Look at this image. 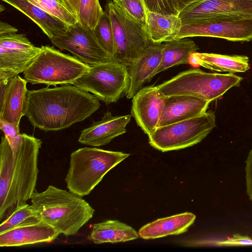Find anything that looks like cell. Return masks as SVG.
Returning a JSON list of instances; mask_svg holds the SVG:
<instances>
[{
  "label": "cell",
  "instance_id": "26",
  "mask_svg": "<svg viewBox=\"0 0 252 252\" xmlns=\"http://www.w3.org/2000/svg\"><path fill=\"white\" fill-rule=\"evenodd\" d=\"M78 23L87 29L94 30L103 14L99 0H64Z\"/></svg>",
  "mask_w": 252,
  "mask_h": 252
},
{
  "label": "cell",
  "instance_id": "32",
  "mask_svg": "<svg viewBox=\"0 0 252 252\" xmlns=\"http://www.w3.org/2000/svg\"><path fill=\"white\" fill-rule=\"evenodd\" d=\"M0 128L3 132L12 150L13 151L21 136L19 126L0 120Z\"/></svg>",
  "mask_w": 252,
  "mask_h": 252
},
{
  "label": "cell",
  "instance_id": "28",
  "mask_svg": "<svg viewBox=\"0 0 252 252\" xmlns=\"http://www.w3.org/2000/svg\"><path fill=\"white\" fill-rule=\"evenodd\" d=\"M44 11L60 19L68 27L78 23L64 0H28Z\"/></svg>",
  "mask_w": 252,
  "mask_h": 252
},
{
  "label": "cell",
  "instance_id": "35",
  "mask_svg": "<svg viewBox=\"0 0 252 252\" xmlns=\"http://www.w3.org/2000/svg\"><path fill=\"white\" fill-rule=\"evenodd\" d=\"M18 30L10 24L0 21V36L16 33Z\"/></svg>",
  "mask_w": 252,
  "mask_h": 252
},
{
  "label": "cell",
  "instance_id": "11",
  "mask_svg": "<svg viewBox=\"0 0 252 252\" xmlns=\"http://www.w3.org/2000/svg\"><path fill=\"white\" fill-rule=\"evenodd\" d=\"M41 51L25 34L17 33L0 36V85H5L23 73Z\"/></svg>",
  "mask_w": 252,
  "mask_h": 252
},
{
  "label": "cell",
  "instance_id": "12",
  "mask_svg": "<svg viewBox=\"0 0 252 252\" xmlns=\"http://www.w3.org/2000/svg\"><path fill=\"white\" fill-rule=\"evenodd\" d=\"M50 40L56 47L68 51L88 65L115 61L99 44L93 30L78 23Z\"/></svg>",
  "mask_w": 252,
  "mask_h": 252
},
{
  "label": "cell",
  "instance_id": "7",
  "mask_svg": "<svg viewBox=\"0 0 252 252\" xmlns=\"http://www.w3.org/2000/svg\"><path fill=\"white\" fill-rule=\"evenodd\" d=\"M216 116L210 110L201 115L159 126L148 135L150 145L162 152L192 146L216 127Z\"/></svg>",
  "mask_w": 252,
  "mask_h": 252
},
{
  "label": "cell",
  "instance_id": "13",
  "mask_svg": "<svg viewBox=\"0 0 252 252\" xmlns=\"http://www.w3.org/2000/svg\"><path fill=\"white\" fill-rule=\"evenodd\" d=\"M236 14L252 16V0H199L178 16L185 25L215 16Z\"/></svg>",
  "mask_w": 252,
  "mask_h": 252
},
{
  "label": "cell",
  "instance_id": "21",
  "mask_svg": "<svg viewBox=\"0 0 252 252\" xmlns=\"http://www.w3.org/2000/svg\"><path fill=\"white\" fill-rule=\"evenodd\" d=\"M189 64L201 66L212 71L228 73L244 72L250 68L249 59L242 55H225L215 53H193Z\"/></svg>",
  "mask_w": 252,
  "mask_h": 252
},
{
  "label": "cell",
  "instance_id": "14",
  "mask_svg": "<svg viewBox=\"0 0 252 252\" xmlns=\"http://www.w3.org/2000/svg\"><path fill=\"white\" fill-rule=\"evenodd\" d=\"M166 97L157 86H150L141 88L132 98L131 115L148 135L158 127Z\"/></svg>",
  "mask_w": 252,
  "mask_h": 252
},
{
  "label": "cell",
  "instance_id": "3",
  "mask_svg": "<svg viewBox=\"0 0 252 252\" xmlns=\"http://www.w3.org/2000/svg\"><path fill=\"white\" fill-rule=\"evenodd\" d=\"M31 202L40 220L66 236L76 234L95 211L82 196L52 185L43 191L34 192Z\"/></svg>",
  "mask_w": 252,
  "mask_h": 252
},
{
  "label": "cell",
  "instance_id": "4",
  "mask_svg": "<svg viewBox=\"0 0 252 252\" xmlns=\"http://www.w3.org/2000/svg\"><path fill=\"white\" fill-rule=\"evenodd\" d=\"M130 156L121 152L84 147L73 152L65 178L69 191L88 195L113 167Z\"/></svg>",
  "mask_w": 252,
  "mask_h": 252
},
{
  "label": "cell",
  "instance_id": "36",
  "mask_svg": "<svg viewBox=\"0 0 252 252\" xmlns=\"http://www.w3.org/2000/svg\"><path fill=\"white\" fill-rule=\"evenodd\" d=\"M197 0H173L179 12L189 4Z\"/></svg>",
  "mask_w": 252,
  "mask_h": 252
},
{
  "label": "cell",
  "instance_id": "29",
  "mask_svg": "<svg viewBox=\"0 0 252 252\" xmlns=\"http://www.w3.org/2000/svg\"><path fill=\"white\" fill-rule=\"evenodd\" d=\"M40 221L31 205L26 204L16 208L12 213L1 222L0 234L15 227Z\"/></svg>",
  "mask_w": 252,
  "mask_h": 252
},
{
  "label": "cell",
  "instance_id": "9",
  "mask_svg": "<svg viewBox=\"0 0 252 252\" xmlns=\"http://www.w3.org/2000/svg\"><path fill=\"white\" fill-rule=\"evenodd\" d=\"M111 19L115 43V61L127 67L152 43L145 26L129 17L112 0L106 5Z\"/></svg>",
  "mask_w": 252,
  "mask_h": 252
},
{
  "label": "cell",
  "instance_id": "27",
  "mask_svg": "<svg viewBox=\"0 0 252 252\" xmlns=\"http://www.w3.org/2000/svg\"><path fill=\"white\" fill-rule=\"evenodd\" d=\"M93 31L99 44L114 59L116 52L114 32L107 9H105Z\"/></svg>",
  "mask_w": 252,
  "mask_h": 252
},
{
  "label": "cell",
  "instance_id": "5",
  "mask_svg": "<svg viewBox=\"0 0 252 252\" xmlns=\"http://www.w3.org/2000/svg\"><path fill=\"white\" fill-rule=\"evenodd\" d=\"M41 51L23 72L28 82L48 86L73 85L89 69L76 57L55 48L42 46Z\"/></svg>",
  "mask_w": 252,
  "mask_h": 252
},
{
  "label": "cell",
  "instance_id": "34",
  "mask_svg": "<svg viewBox=\"0 0 252 252\" xmlns=\"http://www.w3.org/2000/svg\"><path fill=\"white\" fill-rule=\"evenodd\" d=\"M245 172L247 193L252 202V148L246 161Z\"/></svg>",
  "mask_w": 252,
  "mask_h": 252
},
{
  "label": "cell",
  "instance_id": "16",
  "mask_svg": "<svg viewBox=\"0 0 252 252\" xmlns=\"http://www.w3.org/2000/svg\"><path fill=\"white\" fill-rule=\"evenodd\" d=\"M131 116V114L114 116L107 111L99 121L93 122L90 126L81 131L78 142L92 147L108 144L114 138L126 132V126Z\"/></svg>",
  "mask_w": 252,
  "mask_h": 252
},
{
  "label": "cell",
  "instance_id": "31",
  "mask_svg": "<svg viewBox=\"0 0 252 252\" xmlns=\"http://www.w3.org/2000/svg\"><path fill=\"white\" fill-rule=\"evenodd\" d=\"M146 10L162 15H178L173 0H143Z\"/></svg>",
  "mask_w": 252,
  "mask_h": 252
},
{
  "label": "cell",
  "instance_id": "20",
  "mask_svg": "<svg viewBox=\"0 0 252 252\" xmlns=\"http://www.w3.org/2000/svg\"><path fill=\"white\" fill-rule=\"evenodd\" d=\"M195 219V215L190 212L159 219L142 226L139 229L138 234L144 239L178 235L187 231L194 223Z\"/></svg>",
  "mask_w": 252,
  "mask_h": 252
},
{
  "label": "cell",
  "instance_id": "17",
  "mask_svg": "<svg viewBox=\"0 0 252 252\" xmlns=\"http://www.w3.org/2000/svg\"><path fill=\"white\" fill-rule=\"evenodd\" d=\"M60 233L42 221L15 227L0 234V246L18 247L48 243L57 238Z\"/></svg>",
  "mask_w": 252,
  "mask_h": 252
},
{
  "label": "cell",
  "instance_id": "24",
  "mask_svg": "<svg viewBox=\"0 0 252 252\" xmlns=\"http://www.w3.org/2000/svg\"><path fill=\"white\" fill-rule=\"evenodd\" d=\"M139 234L131 226L117 220L94 223L88 238L95 244L126 242L137 239Z\"/></svg>",
  "mask_w": 252,
  "mask_h": 252
},
{
  "label": "cell",
  "instance_id": "33",
  "mask_svg": "<svg viewBox=\"0 0 252 252\" xmlns=\"http://www.w3.org/2000/svg\"><path fill=\"white\" fill-rule=\"evenodd\" d=\"M216 244L223 246H251L252 239L247 236L236 234L230 238L224 241H218Z\"/></svg>",
  "mask_w": 252,
  "mask_h": 252
},
{
  "label": "cell",
  "instance_id": "15",
  "mask_svg": "<svg viewBox=\"0 0 252 252\" xmlns=\"http://www.w3.org/2000/svg\"><path fill=\"white\" fill-rule=\"evenodd\" d=\"M164 43H151L127 67L128 84L125 92L127 99L132 98L155 75L162 59Z\"/></svg>",
  "mask_w": 252,
  "mask_h": 252
},
{
  "label": "cell",
  "instance_id": "1",
  "mask_svg": "<svg viewBox=\"0 0 252 252\" xmlns=\"http://www.w3.org/2000/svg\"><path fill=\"white\" fill-rule=\"evenodd\" d=\"M100 106L94 94L71 84L63 85L28 91L25 116L35 127L57 131L84 121Z\"/></svg>",
  "mask_w": 252,
  "mask_h": 252
},
{
  "label": "cell",
  "instance_id": "6",
  "mask_svg": "<svg viewBox=\"0 0 252 252\" xmlns=\"http://www.w3.org/2000/svg\"><path fill=\"white\" fill-rule=\"evenodd\" d=\"M243 78L232 73H209L190 68L157 86L165 96L188 95L212 101L237 86Z\"/></svg>",
  "mask_w": 252,
  "mask_h": 252
},
{
  "label": "cell",
  "instance_id": "30",
  "mask_svg": "<svg viewBox=\"0 0 252 252\" xmlns=\"http://www.w3.org/2000/svg\"><path fill=\"white\" fill-rule=\"evenodd\" d=\"M112 1L128 17L145 25L146 10L143 0H112Z\"/></svg>",
  "mask_w": 252,
  "mask_h": 252
},
{
  "label": "cell",
  "instance_id": "10",
  "mask_svg": "<svg viewBox=\"0 0 252 252\" xmlns=\"http://www.w3.org/2000/svg\"><path fill=\"white\" fill-rule=\"evenodd\" d=\"M195 36L217 37L231 41L252 40V16H218L182 25L175 39Z\"/></svg>",
  "mask_w": 252,
  "mask_h": 252
},
{
  "label": "cell",
  "instance_id": "18",
  "mask_svg": "<svg viewBox=\"0 0 252 252\" xmlns=\"http://www.w3.org/2000/svg\"><path fill=\"white\" fill-rule=\"evenodd\" d=\"M27 81L18 75L5 85L0 86V120L19 126L25 116Z\"/></svg>",
  "mask_w": 252,
  "mask_h": 252
},
{
  "label": "cell",
  "instance_id": "19",
  "mask_svg": "<svg viewBox=\"0 0 252 252\" xmlns=\"http://www.w3.org/2000/svg\"><path fill=\"white\" fill-rule=\"evenodd\" d=\"M210 103L191 95L166 96L158 127L201 115L206 112Z\"/></svg>",
  "mask_w": 252,
  "mask_h": 252
},
{
  "label": "cell",
  "instance_id": "23",
  "mask_svg": "<svg viewBox=\"0 0 252 252\" xmlns=\"http://www.w3.org/2000/svg\"><path fill=\"white\" fill-rule=\"evenodd\" d=\"M182 26L178 15H162L146 10L145 27L152 43H162L175 39Z\"/></svg>",
  "mask_w": 252,
  "mask_h": 252
},
{
  "label": "cell",
  "instance_id": "25",
  "mask_svg": "<svg viewBox=\"0 0 252 252\" xmlns=\"http://www.w3.org/2000/svg\"><path fill=\"white\" fill-rule=\"evenodd\" d=\"M198 49L193 40L186 38L164 42L161 61L156 75L170 67L189 63L191 55Z\"/></svg>",
  "mask_w": 252,
  "mask_h": 252
},
{
  "label": "cell",
  "instance_id": "22",
  "mask_svg": "<svg viewBox=\"0 0 252 252\" xmlns=\"http://www.w3.org/2000/svg\"><path fill=\"white\" fill-rule=\"evenodd\" d=\"M12 6L33 21L50 39L65 32V23L28 0H1Z\"/></svg>",
  "mask_w": 252,
  "mask_h": 252
},
{
  "label": "cell",
  "instance_id": "2",
  "mask_svg": "<svg viewBox=\"0 0 252 252\" xmlns=\"http://www.w3.org/2000/svg\"><path fill=\"white\" fill-rule=\"evenodd\" d=\"M42 141L21 134L12 150L5 136L0 144V220L25 205L34 192L37 179L38 157Z\"/></svg>",
  "mask_w": 252,
  "mask_h": 252
},
{
  "label": "cell",
  "instance_id": "8",
  "mask_svg": "<svg viewBox=\"0 0 252 252\" xmlns=\"http://www.w3.org/2000/svg\"><path fill=\"white\" fill-rule=\"evenodd\" d=\"M89 65L88 71L73 85L107 104L117 102L128 87L127 67L115 61Z\"/></svg>",
  "mask_w": 252,
  "mask_h": 252
}]
</instances>
